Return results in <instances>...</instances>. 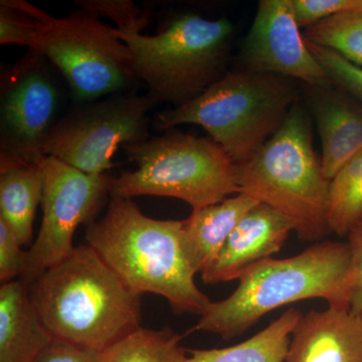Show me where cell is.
Here are the masks:
<instances>
[{
	"instance_id": "23",
	"label": "cell",
	"mask_w": 362,
	"mask_h": 362,
	"mask_svg": "<svg viewBox=\"0 0 362 362\" xmlns=\"http://www.w3.org/2000/svg\"><path fill=\"white\" fill-rule=\"evenodd\" d=\"M45 11L23 0L0 1V44L16 45L35 51Z\"/></svg>"
},
{
	"instance_id": "4",
	"label": "cell",
	"mask_w": 362,
	"mask_h": 362,
	"mask_svg": "<svg viewBox=\"0 0 362 362\" xmlns=\"http://www.w3.org/2000/svg\"><path fill=\"white\" fill-rule=\"evenodd\" d=\"M239 194L282 214L304 242L329 235L327 211L330 180L312 140L310 118L299 102L277 132L238 165Z\"/></svg>"
},
{
	"instance_id": "30",
	"label": "cell",
	"mask_w": 362,
	"mask_h": 362,
	"mask_svg": "<svg viewBox=\"0 0 362 362\" xmlns=\"http://www.w3.org/2000/svg\"><path fill=\"white\" fill-rule=\"evenodd\" d=\"M359 9H361V11H362V6H361V8H359Z\"/></svg>"
},
{
	"instance_id": "5",
	"label": "cell",
	"mask_w": 362,
	"mask_h": 362,
	"mask_svg": "<svg viewBox=\"0 0 362 362\" xmlns=\"http://www.w3.org/2000/svg\"><path fill=\"white\" fill-rule=\"evenodd\" d=\"M297 102L291 78L240 69L192 101L157 114L153 127L166 132L185 124L201 126L239 165L277 132Z\"/></svg>"
},
{
	"instance_id": "11",
	"label": "cell",
	"mask_w": 362,
	"mask_h": 362,
	"mask_svg": "<svg viewBox=\"0 0 362 362\" xmlns=\"http://www.w3.org/2000/svg\"><path fill=\"white\" fill-rule=\"evenodd\" d=\"M45 58L28 51L13 68L2 70L0 162L42 164L45 143L54 127L59 92Z\"/></svg>"
},
{
	"instance_id": "16",
	"label": "cell",
	"mask_w": 362,
	"mask_h": 362,
	"mask_svg": "<svg viewBox=\"0 0 362 362\" xmlns=\"http://www.w3.org/2000/svg\"><path fill=\"white\" fill-rule=\"evenodd\" d=\"M259 202L238 194L225 201L192 211L182 221V247L195 274L206 273L216 263L240 221Z\"/></svg>"
},
{
	"instance_id": "18",
	"label": "cell",
	"mask_w": 362,
	"mask_h": 362,
	"mask_svg": "<svg viewBox=\"0 0 362 362\" xmlns=\"http://www.w3.org/2000/svg\"><path fill=\"white\" fill-rule=\"evenodd\" d=\"M42 192V164L0 162V221L23 246L32 244L33 221Z\"/></svg>"
},
{
	"instance_id": "21",
	"label": "cell",
	"mask_w": 362,
	"mask_h": 362,
	"mask_svg": "<svg viewBox=\"0 0 362 362\" xmlns=\"http://www.w3.org/2000/svg\"><path fill=\"white\" fill-rule=\"evenodd\" d=\"M362 218V152L330 180L327 221L330 233L347 237Z\"/></svg>"
},
{
	"instance_id": "25",
	"label": "cell",
	"mask_w": 362,
	"mask_h": 362,
	"mask_svg": "<svg viewBox=\"0 0 362 362\" xmlns=\"http://www.w3.org/2000/svg\"><path fill=\"white\" fill-rule=\"evenodd\" d=\"M306 42L332 84L362 102V68L343 59L335 52L307 40Z\"/></svg>"
},
{
	"instance_id": "2",
	"label": "cell",
	"mask_w": 362,
	"mask_h": 362,
	"mask_svg": "<svg viewBox=\"0 0 362 362\" xmlns=\"http://www.w3.org/2000/svg\"><path fill=\"white\" fill-rule=\"evenodd\" d=\"M86 243L131 291L159 295L178 314L204 313L211 303L182 247V221L149 218L131 199L111 197L87 226Z\"/></svg>"
},
{
	"instance_id": "7",
	"label": "cell",
	"mask_w": 362,
	"mask_h": 362,
	"mask_svg": "<svg viewBox=\"0 0 362 362\" xmlns=\"http://www.w3.org/2000/svg\"><path fill=\"white\" fill-rule=\"evenodd\" d=\"M122 148L137 169L112 176L111 197H173L197 211L240 192L237 164L209 138L168 132Z\"/></svg>"
},
{
	"instance_id": "26",
	"label": "cell",
	"mask_w": 362,
	"mask_h": 362,
	"mask_svg": "<svg viewBox=\"0 0 362 362\" xmlns=\"http://www.w3.org/2000/svg\"><path fill=\"white\" fill-rule=\"evenodd\" d=\"M361 6L362 0H292L298 25L304 30L338 13L356 11Z\"/></svg>"
},
{
	"instance_id": "15",
	"label": "cell",
	"mask_w": 362,
	"mask_h": 362,
	"mask_svg": "<svg viewBox=\"0 0 362 362\" xmlns=\"http://www.w3.org/2000/svg\"><path fill=\"white\" fill-rule=\"evenodd\" d=\"M308 103L322 143V168L331 180L362 152V102L334 84L307 86Z\"/></svg>"
},
{
	"instance_id": "12",
	"label": "cell",
	"mask_w": 362,
	"mask_h": 362,
	"mask_svg": "<svg viewBox=\"0 0 362 362\" xmlns=\"http://www.w3.org/2000/svg\"><path fill=\"white\" fill-rule=\"evenodd\" d=\"M300 30L292 0L259 1L240 47L242 70L281 76L309 87L332 84Z\"/></svg>"
},
{
	"instance_id": "3",
	"label": "cell",
	"mask_w": 362,
	"mask_h": 362,
	"mask_svg": "<svg viewBox=\"0 0 362 362\" xmlns=\"http://www.w3.org/2000/svg\"><path fill=\"white\" fill-rule=\"evenodd\" d=\"M354 280L347 242L315 243L296 256L267 259L252 267L230 296L209 303L192 331L233 339L270 312L315 298L330 307L350 309Z\"/></svg>"
},
{
	"instance_id": "10",
	"label": "cell",
	"mask_w": 362,
	"mask_h": 362,
	"mask_svg": "<svg viewBox=\"0 0 362 362\" xmlns=\"http://www.w3.org/2000/svg\"><path fill=\"white\" fill-rule=\"evenodd\" d=\"M42 169V221L37 239L26 252L20 279L26 285L73 252L78 226L94 221L110 197L112 176L108 173L87 175L52 156L45 157Z\"/></svg>"
},
{
	"instance_id": "28",
	"label": "cell",
	"mask_w": 362,
	"mask_h": 362,
	"mask_svg": "<svg viewBox=\"0 0 362 362\" xmlns=\"http://www.w3.org/2000/svg\"><path fill=\"white\" fill-rule=\"evenodd\" d=\"M346 238L351 252L354 274L350 311L357 315H362V218L350 230Z\"/></svg>"
},
{
	"instance_id": "20",
	"label": "cell",
	"mask_w": 362,
	"mask_h": 362,
	"mask_svg": "<svg viewBox=\"0 0 362 362\" xmlns=\"http://www.w3.org/2000/svg\"><path fill=\"white\" fill-rule=\"evenodd\" d=\"M181 340L170 328L140 327L100 354V362H187Z\"/></svg>"
},
{
	"instance_id": "14",
	"label": "cell",
	"mask_w": 362,
	"mask_h": 362,
	"mask_svg": "<svg viewBox=\"0 0 362 362\" xmlns=\"http://www.w3.org/2000/svg\"><path fill=\"white\" fill-rule=\"evenodd\" d=\"M285 362H362V315L312 309L293 331Z\"/></svg>"
},
{
	"instance_id": "8",
	"label": "cell",
	"mask_w": 362,
	"mask_h": 362,
	"mask_svg": "<svg viewBox=\"0 0 362 362\" xmlns=\"http://www.w3.org/2000/svg\"><path fill=\"white\" fill-rule=\"evenodd\" d=\"M33 52L59 69L81 104L129 92L137 81L130 49L116 28L82 9L61 18L45 11Z\"/></svg>"
},
{
	"instance_id": "29",
	"label": "cell",
	"mask_w": 362,
	"mask_h": 362,
	"mask_svg": "<svg viewBox=\"0 0 362 362\" xmlns=\"http://www.w3.org/2000/svg\"><path fill=\"white\" fill-rule=\"evenodd\" d=\"M35 362H100V354L52 340Z\"/></svg>"
},
{
	"instance_id": "22",
	"label": "cell",
	"mask_w": 362,
	"mask_h": 362,
	"mask_svg": "<svg viewBox=\"0 0 362 362\" xmlns=\"http://www.w3.org/2000/svg\"><path fill=\"white\" fill-rule=\"evenodd\" d=\"M305 40L362 68V11H344L307 28Z\"/></svg>"
},
{
	"instance_id": "24",
	"label": "cell",
	"mask_w": 362,
	"mask_h": 362,
	"mask_svg": "<svg viewBox=\"0 0 362 362\" xmlns=\"http://www.w3.org/2000/svg\"><path fill=\"white\" fill-rule=\"evenodd\" d=\"M76 4L97 18H110L119 33H142L151 21V11L140 8L131 0H78Z\"/></svg>"
},
{
	"instance_id": "19",
	"label": "cell",
	"mask_w": 362,
	"mask_h": 362,
	"mask_svg": "<svg viewBox=\"0 0 362 362\" xmlns=\"http://www.w3.org/2000/svg\"><path fill=\"white\" fill-rule=\"evenodd\" d=\"M302 312L290 308L254 337L220 349L187 350V362H285Z\"/></svg>"
},
{
	"instance_id": "27",
	"label": "cell",
	"mask_w": 362,
	"mask_h": 362,
	"mask_svg": "<svg viewBox=\"0 0 362 362\" xmlns=\"http://www.w3.org/2000/svg\"><path fill=\"white\" fill-rule=\"evenodd\" d=\"M6 223L0 221V281L2 284L18 280L25 270L26 252Z\"/></svg>"
},
{
	"instance_id": "17",
	"label": "cell",
	"mask_w": 362,
	"mask_h": 362,
	"mask_svg": "<svg viewBox=\"0 0 362 362\" xmlns=\"http://www.w3.org/2000/svg\"><path fill=\"white\" fill-rule=\"evenodd\" d=\"M52 341L28 286L16 280L0 288V362H35Z\"/></svg>"
},
{
	"instance_id": "6",
	"label": "cell",
	"mask_w": 362,
	"mask_h": 362,
	"mask_svg": "<svg viewBox=\"0 0 362 362\" xmlns=\"http://www.w3.org/2000/svg\"><path fill=\"white\" fill-rule=\"evenodd\" d=\"M116 32L130 49L136 80L157 103L178 107L228 73L235 28L228 18L187 13L165 21L156 35Z\"/></svg>"
},
{
	"instance_id": "1",
	"label": "cell",
	"mask_w": 362,
	"mask_h": 362,
	"mask_svg": "<svg viewBox=\"0 0 362 362\" xmlns=\"http://www.w3.org/2000/svg\"><path fill=\"white\" fill-rule=\"evenodd\" d=\"M28 287L35 311L54 341L102 354L141 327V296L131 291L85 245Z\"/></svg>"
},
{
	"instance_id": "9",
	"label": "cell",
	"mask_w": 362,
	"mask_h": 362,
	"mask_svg": "<svg viewBox=\"0 0 362 362\" xmlns=\"http://www.w3.org/2000/svg\"><path fill=\"white\" fill-rule=\"evenodd\" d=\"M158 105L148 93L125 92L81 104L52 128L45 153L90 175H105L119 147L149 137V112Z\"/></svg>"
},
{
	"instance_id": "13",
	"label": "cell",
	"mask_w": 362,
	"mask_h": 362,
	"mask_svg": "<svg viewBox=\"0 0 362 362\" xmlns=\"http://www.w3.org/2000/svg\"><path fill=\"white\" fill-rule=\"evenodd\" d=\"M292 232L291 223L282 214L257 204L235 226L214 265L202 274V282L240 280L252 267L280 252Z\"/></svg>"
}]
</instances>
